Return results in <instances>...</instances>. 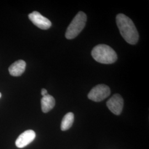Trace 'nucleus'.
Returning a JSON list of instances; mask_svg holds the SVG:
<instances>
[{"label":"nucleus","instance_id":"f257e3e1","mask_svg":"<svg viewBox=\"0 0 149 149\" xmlns=\"http://www.w3.org/2000/svg\"><path fill=\"white\" fill-rule=\"evenodd\" d=\"M116 22L119 32L127 43L134 45L138 42V32L133 22L124 14H118L116 17Z\"/></svg>","mask_w":149,"mask_h":149},{"label":"nucleus","instance_id":"f03ea898","mask_svg":"<svg viewBox=\"0 0 149 149\" xmlns=\"http://www.w3.org/2000/svg\"><path fill=\"white\" fill-rule=\"evenodd\" d=\"M91 54L96 61L101 64H113L117 60V55L116 52L106 44L96 45L92 49Z\"/></svg>","mask_w":149,"mask_h":149},{"label":"nucleus","instance_id":"7ed1b4c3","mask_svg":"<svg viewBox=\"0 0 149 149\" xmlns=\"http://www.w3.org/2000/svg\"><path fill=\"white\" fill-rule=\"evenodd\" d=\"M87 21V16L82 11H80L74 17L68 27L65 37L68 39L76 37L84 29Z\"/></svg>","mask_w":149,"mask_h":149},{"label":"nucleus","instance_id":"20e7f679","mask_svg":"<svg viewBox=\"0 0 149 149\" xmlns=\"http://www.w3.org/2000/svg\"><path fill=\"white\" fill-rule=\"evenodd\" d=\"M111 94L110 88L106 85L101 84L94 87L88 95V98L95 102H101Z\"/></svg>","mask_w":149,"mask_h":149},{"label":"nucleus","instance_id":"39448f33","mask_svg":"<svg viewBox=\"0 0 149 149\" xmlns=\"http://www.w3.org/2000/svg\"><path fill=\"white\" fill-rule=\"evenodd\" d=\"M29 19L39 28L47 30L52 26V22L37 11H34L28 15Z\"/></svg>","mask_w":149,"mask_h":149},{"label":"nucleus","instance_id":"423d86ee","mask_svg":"<svg viewBox=\"0 0 149 149\" xmlns=\"http://www.w3.org/2000/svg\"><path fill=\"white\" fill-rule=\"evenodd\" d=\"M123 106V99L122 97L119 94L114 95L107 102V106L113 114L116 115H119L121 114Z\"/></svg>","mask_w":149,"mask_h":149},{"label":"nucleus","instance_id":"0eeeda50","mask_svg":"<svg viewBox=\"0 0 149 149\" xmlns=\"http://www.w3.org/2000/svg\"><path fill=\"white\" fill-rule=\"evenodd\" d=\"M36 137V134L33 130H27L22 133L17 139L16 146L18 148H23L31 143Z\"/></svg>","mask_w":149,"mask_h":149},{"label":"nucleus","instance_id":"6e6552de","mask_svg":"<svg viewBox=\"0 0 149 149\" xmlns=\"http://www.w3.org/2000/svg\"><path fill=\"white\" fill-rule=\"evenodd\" d=\"M26 67V62L22 60H19L12 64L8 69V71L12 76L15 77L19 76L24 73Z\"/></svg>","mask_w":149,"mask_h":149},{"label":"nucleus","instance_id":"1a4fd4ad","mask_svg":"<svg viewBox=\"0 0 149 149\" xmlns=\"http://www.w3.org/2000/svg\"><path fill=\"white\" fill-rule=\"evenodd\" d=\"M55 105V101L53 97L50 95L43 96L41 100V107L43 113H48L51 111Z\"/></svg>","mask_w":149,"mask_h":149},{"label":"nucleus","instance_id":"9d476101","mask_svg":"<svg viewBox=\"0 0 149 149\" xmlns=\"http://www.w3.org/2000/svg\"><path fill=\"white\" fill-rule=\"evenodd\" d=\"M74 121V114L69 112L65 115L61 124V129L62 131H66L71 128Z\"/></svg>","mask_w":149,"mask_h":149},{"label":"nucleus","instance_id":"9b49d317","mask_svg":"<svg viewBox=\"0 0 149 149\" xmlns=\"http://www.w3.org/2000/svg\"><path fill=\"white\" fill-rule=\"evenodd\" d=\"M41 94H42V95L43 96H43H45L46 95L48 94L47 90L46 89H45V88H43L42 90V91H41Z\"/></svg>","mask_w":149,"mask_h":149},{"label":"nucleus","instance_id":"f8f14e48","mask_svg":"<svg viewBox=\"0 0 149 149\" xmlns=\"http://www.w3.org/2000/svg\"><path fill=\"white\" fill-rule=\"evenodd\" d=\"M1 96H2V95H1V92H0V98H1Z\"/></svg>","mask_w":149,"mask_h":149}]
</instances>
